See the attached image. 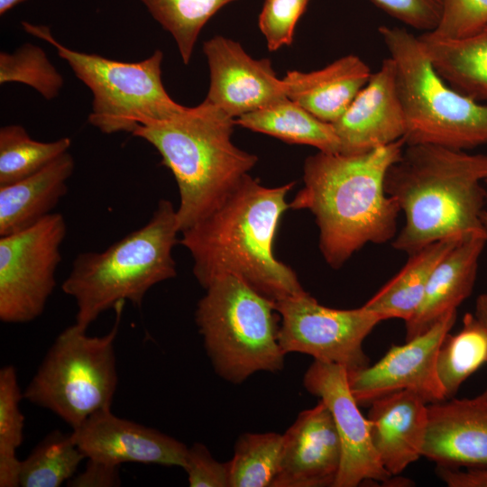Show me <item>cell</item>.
I'll return each mask as SVG.
<instances>
[{
	"label": "cell",
	"instance_id": "obj_9",
	"mask_svg": "<svg viewBox=\"0 0 487 487\" xmlns=\"http://www.w3.org/2000/svg\"><path fill=\"white\" fill-rule=\"evenodd\" d=\"M28 33L49 42L92 92L88 122L101 133H133L139 125L167 120L186 106L175 102L161 80L163 53L127 62L69 49L46 25L23 22Z\"/></svg>",
	"mask_w": 487,
	"mask_h": 487
},
{
	"label": "cell",
	"instance_id": "obj_20",
	"mask_svg": "<svg viewBox=\"0 0 487 487\" xmlns=\"http://www.w3.org/2000/svg\"><path fill=\"white\" fill-rule=\"evenodd\" d=\"M487 234H473L460 241L438 262L427 283L423 299L405 322L406 341L425 333L446 314L471 295Z\"/></svg>",
	"mask_w": 487,
	"mask_h": 487
},
{
	"label": "cell",
	"instance_id": "obj_24",
	"mask_svg": "<svg viewBox=\"0 0 487 487\" xmlns=\"http://www.w3.org/2000/svg\"><path fill=\"white\" fill-rule=\"evenodd\" d=\"M463 239H442L409 254L402 269L363 306L383 320L400 318L407 322L418 308L438 262Z\"/></svg>",
	"mask_w": 487,
	"mask_h": 487
},
{
	"label": "cell",
	"instance_id": "obj_14",
	"mask_svg": "<svg viewBox=\"0 0 487 487\" xmlns=\"http://www.w3.org/2000/svg\"><path fill=\"white\" fill-rule=\"evenodd\" d=\"M210 85L205 101L236 119L287 96L268 59L252 58L235 41L215 36L203 44Z\"/></svg>",
	"mask_w": 487,
	"mask_h": 487
},
{
	"label": "cell",
	"instance_id": "obj_42",
	"mask_svg": "<svg viewBox=\"0 0 487 487\" xmlns=\"http://www.w3.org/2000/svg\"><path fill=\"white\" fill-rule=\"evenodd\" d=\"M484 185H485V189H486V202H487V177L484 179Z\"/></svg>",
	"mask_w": 487,
	"mask_h": 487
},
{
	"label": "cell",
	"instance_id": "obj_37",
	"mask_svg": "<svg viewBox=\"0 0 487 487\" xmlns=\"http://www.w3.org/2000/svg\"><path fill=\"white\" fill-rule=\"evenodd\" d=\"M69 487H114L121 485L119 466L87 459L85 470L75 474Z\"/></svg>",
	"mask_w": 487,
	"mask_h": 487
},
{
	"label": "cell",
	"instance_id": "obj_31",
	"mask_svg": "<svg viewBox=\"0 0 487 487\" xmlns=\"http://www.w3.org/2000/svg\"><path fill=\"white\" fill-rule=\"evenodd\" d=\"M23 393L16 369H0V487L20 486L21 460L16 451L23 441L24 416L20 403Z\"/></svg>",
	"mask_w": 487,
	"mask_h": 487
},
{
	"label": "cell",
	"instance_id": "obj_30",
	"mask_svg": "<svg viewBox=\"0 0 487 487\" xmlns=\"http://www.w3.org/2000/svg\"><path fill=\"white\" fill-rule=\"evenodd\" d=\"M174 39L188 64L202 28L225 5L238 0H140Z\"/></svg>",
	"mask_w": 487,
	"mask_h": 487
},
{
	"label": "cell",
	"instance_id": "obj_11",
	"mask_svg": "<svg viewBox=\"0 0 487 487\" xmlns=\"http://www.w3.org/2000/svg\"><path fill=\"white\" fill-rule=\"evenodd\" d=\"M275 308L281 318L279 343L286 354H308L347 371L370 364L363 343L383 321L378 314L363 306L354 309L327 308L307 291L276 301Z\"/></svg>",
	"mask_w": 487,
	"mask_h": 487
},
{
	"label": "cell",
	"instance_id": "obj_22",
	"mask_svg": "<svg viewBox=\"0 0 487 487\" xmlns=\"http://www.w3.org/2000/svg\"><path fill=\"white\" fill-rule=\"evenodd\" d=\"M75 161L65 152L36 173L0 186V236L26 229L48 215L67 194Z\"/></svg>",
	"mask_w": 487,
	"mask_h": 487
},
{
	"label": "cell",
	"instance_id": "obj_18",
	"mask_svg": "<svg viewBox=\"0 0 487 487\" xmlns=\"http://www.w3.org/2000/svg\"><path fill=\"white\" fill-rule=\"evenodd\" d=\"M428 404L422 456L453 468L487 465V399H449Z\"/></svg>",
	"mask_w": 487,
	"mask_h": 487
},
{
	"label": "cell",
	"instance_id": "obj_6",
	"mask_svg": "<svg viewBox=\"0 0 487 487\" xmlns=\"http://www.w3.org/2000/svg\"><path fill=\"white\" fill-rule=\"evenodd\" d=\"M379 33L395 67L406 144L466 151L487 143V104L450 87L435 70L418 36L385 25Z\"/></svg>",
	"mask_w": 487,
	"mask_h": 487
},
{
	"label": "cell",
	"instance_id": "obj_4",
	"mask_svg": "<svg viewBox=\"0 0 487 487\" xmlns=\"http://www.w3.org/2000/svg\"><path fill=\"white\" fill-rule=\"evenodd\" d=\"M234 125L233 117L204 100L132 133L158 151L175 178L180 233L216 209L256 165L255 154L233 143Z\"/></svg>",
	"mask_w": 487,
	"mask_h": 487
},
{
	"label": "cell",
	"instance_id": "obj_15",
	"mask_svg": "<svg viewBox=\"0 0 487 487\" xmlns=\"http://www.w3.org/2000/svg\"><path fill=\"white\" fill-rule=\"evenodd\" d=\"M72 438L87 459L120 466L125 463L185 465L188 447L155 428L97 411L72 429Z\"/></svg>",
	"mask_w": 487,
	"mask_h": 487
},
{
	"label": "cell",
	"instance_id": "obj_17",
	"mask_svg": "<svg viewBox=\"0 0 487 487\" xmlns=\"http://www.w3.org/2000/svg\"><path fill=\"white\" fill-rule=\"evenodd\" d=\"M332 125L343 154L366 152L404 138L406 118L390 57Z\"/></svg>",
	"mask_w": 487,
	"mask_h": 487
},
{
	"label": "cell",
	"instance_id": "obj_3",
	"mask_svg": "<svg viewBox=\"0 0 487 487\" xmlns=\"http://www.w3.org/2000/svg\"><path fill=\"white\" fill-rule=\"evenodd\" d=\"M486 177V154L406 144L384 181L386 193L405 215L394 249L409 255L442 239L487 234L482 220Z\"/></svg>",
	"mask_w": 487,
	"mask_h": 487
},
{
	"label": "cell",
	"instance_id": "obj_7",
	"mask_svg": "<svg viewBox=\"0 0 487 487\" xmlns=\"http://www.w3.org/2000/svg\"><path fill=\"white\" fill-rule=\"evenodd\" d=\"M205 289L195 320L216 374L238 384L257 372L280 371L286 354L279 343L275 302L234 275Z\"/></svg>",
	"mask_w": 487,
	"mask_h": 487
},
{
	"label": "cell",
	"instance_id": "obj_1",
	"mask_svg": "<svg viewBox=\"0 0 487 487\" xmlns=\"http://www.w3.org/2000/svg\"><path fill=\"white\" fill-rule=\"evenodd\" d=\"M405 146L400 139L363 153L318 151L306 159L304 186L289 206L315 216L319 249L332 268H340L367 244L396 236L400 209L384 181Z\"/></svg>",
	"mask_w": 487,
	"mask_h": 487
},
{
	"label": "cell",
	"instance_id": "obj_40",
	"mask_svg": "<svg viewBox=\"0 0 487 487\" xmlns=\"http://www.w3.org/2000/svg\"><path fill=\"white\" fill-rule=\"evenodd\" d=\"M25 0H0V14L4 15L17 5Z\"/></svg>",
	"mask_w": 487,
	"mask_h": 487
},
{
	"label": "cell",
	"instance_id": "obj_2",
	"mask_svg": "<svg viewBox=\"0 0 487 487\" xmlns=\"http://www.w3.org/2000/svg\"><path fill=\"white\" fill-rule=\"evenodd\" d=\"M294 184L266 187L248 174L216 209L180 233L179 244L189 252L193 274L204 289L234 275L274 302L306 291L273 253Z\"/></svg>",
	"mask_w": 487,
	"mask_h": 487
},
{
	"label": "cell",
	"instance_id": "obj_23",
	"mask_svg": "<svg viewBox=\"0 0 487 487\" xmlns=\"http://www.w3.org/2000/svg\"><path fill=\"white\" fill-rule=\"evenodd\" d=\"M418 39L435 70L450 87L476 101H487V26L462 38H439L426 32Z\"/></svg>",
	"mask_w": 487,
	"mask_h": 487
},
{
	"label": "cell",
	"instance_id": "obj_12",
	"mask_svg": "<svg viewBox=\"0 0 487 487\" xmlns=\"http://www.w3.org/2000/svg\"><path fill=\"white\" fill-rule=\"evenodd\" d=\"M457 311L442 317L425 333L402 345H392L373 365L347 371L351 392L359 406L390 393L409 390L427 404L446 400L436 372L438 349L456 320Z\"/></svg>",
	"mask_w": 487,
	"mask_h": 487
},
{
	"label": "cell",
	"instance_id": "obj_5",
	"mask_svg": "<svg viewBox=\"0 0 487 487\" xmlns=\"http://www.w3.org/2000/svg\"><path fill=\"white\" fill-rule=\"evenodd\" d=\"M173 204L161 199L151 219L102 252H84L72 263L61 289L77 306L84 329L119 301L140 308L154 285L177 275L173 247L180 233Z\"/></svg>",
	"mask_w": 487,
	"mask_h": 487
},
{
	"label": "cell",
	"instance_id": "obj_38",
	"mask_svg": "<svg viewBox=\"0 0 487 487\" xmlns=\"http://www.w3.org/2000/svg\"><path fill=\"white\" fill-rule=\"evenodd\" d=\"M437 476L449 487H487V465L459 468L436 465Z\"/></svg>",
	"mask_w": 487,
	"mask_h": 487
},
{
	"label": "cell",
	"instance_id": "obj_19",
	"mask_svg": "<svg viewBox=\"0 0 487 487\" xmlns=\"http://www.w3.org/2000/svg\"><path fill=\"white\" fill-rule=\"evenodd\" d=\"M427 403L409 390L398 391L372 402L367 420L373 447L385 469L396 475L422 456Z\"/></svg>",
	"mask_w": 487,
	"mask_h": 487
},
{
	"label": "cell",
	"instance_id": "obj_32",
	"mask_svg": "<svg viewBox=\"0 0 487 487\" xmlns=\"http://www.w3.org/2000/svg\"><path fill=\"white\" fill-rule=\"evenodd\" d=\"M21 83L47 100L60 94L64 78L38 45L26 42L14 51L0 53V84Z\"/></svg>",
	"mask_w": 487,
	"mask_h": 487
},
{
	"label": "cell",
	"instance_id": "obj_16",
	"mask_svg": "<svg viewBox=\"0 0 487 487\" xmlns=\"http://www.w3.org/2000/svg\"><path fill=\"white\" fill-rule=\"evenodd\" d=\"M283 435L280 466L271 487H334L342 445L323 400L299 414Z\"/></svg>",
	"mask_w": 487,
	"mask_h": 487
},
{
	"label": "cell",
	"instance_id": "obj_35",
	"mask_svg": "<svg viewBox=\"0 0 487 487\" xmlns=\"http://www.w3.org/2000/svg\"><path fill=\"white\" fill-rule=\"evenodd\" d=\"M183 470L190 487H230L228 461L216 460L201 443L188 447Z\"/></svg>",
	"mask_w": 487,
	"mask_h": 487
},
{
	"label": "cell",
	"instance_id": "obj_25",
	"mask_svg": "<svg viewBox=\"0 0 487 487\" xmlns=\"http://www.w3.org/2000/svg\"><path fill=\"white\" fill-rule=\"evenodd\" d=\"M235 125L276 137L283 142L339 152V140L332 124L317 119L286 97L234 119Z\"/></svg>",
	"mask_w": 487,
	"mask_h": 487
},
{
	"label": "cell",
	"instance_id": "obj_13",
	"mask_svg": "<svg viewBox=\"0 0 487 487\" xmlns=\"http://www.w3.org/2000/svg\"><path fill=\"white\" fill-rule=\"evenodd\" d=\"M303 384L326 404L339 434L342 461L334 487H355L367 481L388 482L392 475L373 447L368 420L351 392L347 370L336 363L314 360Z\"/></svg>",
	"mask_w": 487,
	"mask_h": 487
},
{
	"label": "cell",
	"instance_id": "obj_21",
	"mask_svg": "<svg viewBox=\"0 0 487 487\" xmlns=\"http://www.w3.org/2000/svg\"><path fill=\"white\" fill-rule=\"evenodd\" d=\"M358 56H344L310 72L289 70L283 77L287 96L317 119L335 123L348 108L370 76Z\"/></svg>",
	"mask_w": 487,
	"mask_h": 487
},
{
	"label": "cell",
	"instance_id": "obj_36",
	"mask_svg": "<svg viewBox=\"0 0 487 487\" xmlns=\"http://www.w3.org/2000/svg\"><path fill=\"white\" fill-rule=\"evenodd\" d=\"M372 1L394 18L424 32L436 29L443 5V0Z\"/></svg>",
	"mask_w": 487,
	"mask_h": 487
},
{
	"label": "cell",
	"instance_id": "obj_34",
	"mask_svg": "<svg viewBox=\"0 0 487 487\" xmlns=\"http://www.w3.org/2000/svg\"><path fill=\"white\" fill-rule=\"evenodd\" d=\"M487 26V0H443L441 16L435 30L439 38L456 39Z\"/></svg>",
	"mask_w": 487,
	"mask_h": 487
},
{
	"label": "cell",
	"instance_id": "obj_39",
	"mask_svg": "<svg viewBox=\"0 0 487 487\" xmlns=\"http://www.w3.org/2000/svg\"><path fill=\"white\" fill-rule=\"evenodd\" d=\"M475 317L487 326V294L483 293L477 297L475 301L474 313ZM487 399V386L480 394Z\"/></svg>",
	"mask_w": 487,
	"mask_h": 487
},
{
	"label": "cell",
	"instance_id": "obj_8",
	"mask_svg": "<svg viewBox=\"0 0 487 487\" xmlns=\"http://www.w3.org/2000/svg\"><path fill=\"white\" fill-rule=\"evenodd\" d=\"M124 303L115 306V323L104 335H87L76 323L61 331L23 391V399L51 411L72 429L111 409L118 385L115 343Z\"/></svg>",
	"mask_w": 487,
	"mask_h": 487
},
{
	"label": "cell",
	"instance_id": "obj_29",
	"mask_svg": "<svg viewBox=\"0 0 487 487\" xmlns=\"http://www.w3.org/2000/svg\"><path fill=\"white\" fill-rule=\"evenodd\" d=\"M282 445L283 435L275 432L242 434L228 461L230 487H271Z\"/></svg>",
	"mask_w": 487,
	"mask_h": 487
},
{
	"label": "cell",
	"instance_id": "obj_27",
	"mask_svg": "<svg viewBox=\"0 0 487 487\" xmlns=\"http://www.w3.org/2000/svg\"><path fill=\"white\" fill-rule=\"evenodd\" d=\"M71 139L36 141L20 124L0 128V186L25 179L69 152Z\"/></svg>",
	"mask_w": 487,
	"mask_h": 487
},
{
	"label": "cell",
	"instance_id": "obj_28",
	"mask_svg": "<svg viewBox=\"0 0 487 487\" xmlns=\"http://www.w3.org/2000/svg\"><path fill=\"white\" fill-rule=\"evenodd\" d=\"M86 459L71 433H49L21 461L20 486L59 487L68 482Z\"/></svg>",
	"mask_w": 487,
	"mask_h": 487
},
{
	"label": "cell",
	"instance_id": "obj_26",
	"mask_svg": "<svg viewBox=\"0 0 487 487\" xmlns=\"http://www.w3.org/2000/svg\"><path fill=\"white\" fill-rule=\"evenodd\" d=\"M487 363V326L474 314L466 313L461 330L448 333L437 352L436 372L446 400L452 399L461 385Z\"/></svg>",
	"mask_w": 487,
	"mask_h": 487
},
{
	"label": "cell",
	"instance_id": "obj_10",
	"mask_svg": "<svg viewBox=\"0 0 487 487\" xmlns=\"http://www.w3.org/2000/svg\"><path fill=\"white\" fill-rule=\"evenodd\" d=\"M67 225L51 213L22 231L0 236V320L24 324L39 317L56 288Z\"/></svg>",
	"mask_w": 487,
	"mask_h": 487
},
{
	"label": "cell",
	"instance_id": "obj_33",
	"mask_svg": "<svg viewBox=\"0 0 487 487\" xmlns=\"http://www.w3.org/2000/svg\"><path fill=\"white\" fill-rule=\"evenodd\" d=\"M308 0H265L259 15V28L270 51L290 45L298 20Z\"/></svg>",
	"mask_w": 487,
	"mask_h": 487
},
{
	"label": "cell",
	"instance_id": "obj_41",
	"mask_svg": "<svg viewBox=\"0 0 487 487\" xmlns=\"http://www.w3.org/2000/svg\"><path fill=\"white\" fill-rule=\"evenodd\" d=\"M482 224L487 231V210H485L482 216Z\"/></svg>",
	"mask_w": 487,
	"mask_h": 487
}]
</instances>
